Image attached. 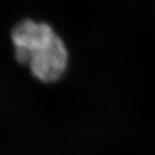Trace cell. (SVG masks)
I'll list each match as a JSON object with an SVG mask.
<instances>
[{
    "mask_svg": "<svg viewBox=\"0 0 155 155\" xmlns=\"http://www.w3.org/2000/svg\"><path fill=\"white\" fill-rule=\"evenodd\" d=\"M56 35L52 26L46 23L32 19L19 22L11 31L15 59L22 65H27L32 53L48 43Z\"/></svg>",
    "mask_w": 155,
    "mask_h": 155,
    "instance_id": "cell-2",
    "label": "cell"
},
{
    "mask_svg": "<svg viewBox=\"0 0 155 155\" xmlns=\"http://www.w3.org/2000/svg\"><path fill=\"white\" fill-rule=\"evenodd\" d=\"M68 61L69 55L65 42L56 35L30 56L27 66L39 81L53 83L63 77L67 69Z\"/></svg>",
    "mask_w": 155,
    "mask_h": 155,
    "instance_id": "cell-1",
    "label": "cell"
}]
</instances>
